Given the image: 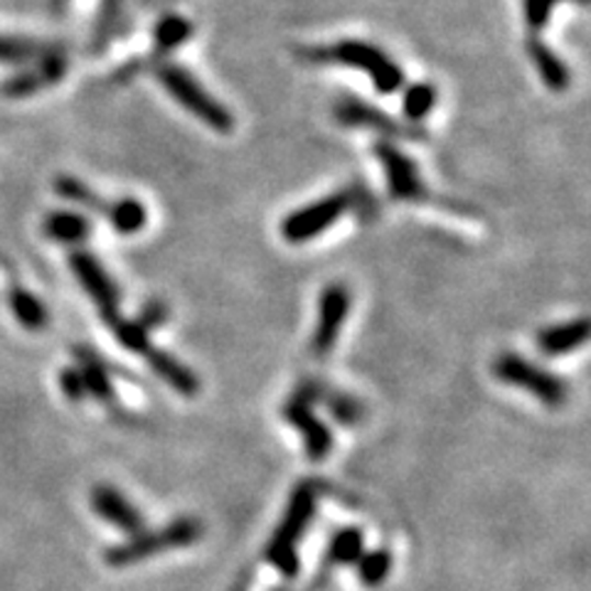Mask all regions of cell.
I'll return each mask as SVG.
<instances>
[{
    "instance_id": "cell-1",
    "label": "cell",
    "mask_w": 591,
    "mask_h": 591,
    "mask_svg": "<svg viewBox=\"0 0 591 591\" xmlns=\"http://www.w3.org/2000/svg\"><path fill=\"white\" fill-rule=\"evenodd\" d=\"M299 57L303 63L311 65H338L348 69H358V73L368 75L372 87L380 94L390 97L397 94L404 87V69L397 65L392 55H387L382 47L365 40H341L333 45H319V47H299Z\"/></svg>"
},
{
    "instance_id": "cell-2",
    "label": "cell",
    "mask_w": 591,
    "mask_h": 591,
    "mask_svg": "<svg viewBox=\"0 0 591 591\" xmlns=\"http://www.w3.org/2000/svg\"><path fill=\"white\" fill-rule=\"evenodd\" d=\"M153 75H156L158 85L168 91L170 99L196 116L200 124L218 131V134H230L234 129L232 111L218 97H212L190 69L170 63V59H160Z\"/></svg>"
},
{
    "instance_id": "cell-3",
    "label": "cell",
    "mask_w": 591,
    "mask_h": 591,
    "mask_svg": "<svg viewBox=\"0 0 591 591\" xmlns=\"http://www.w3.org/2000/svg\"><path fill=\"white\" fill-rule=\"evenodd\" d=\"M313 513H315L313 483L296 486L287 513H283L277 533H274L267 549H264L267 562L271 567H277L283 577H296V572H299V555H296V547H299Z\"/></svg>"
},
{
    "instance_id": "cell-4",
    "label": "cell",
    "mask_w": 591,
    "mask_h": 591,
    "mask_svg": "<svg viewBox=\"0 0 591 591\" xmlns=\"http://www.w3.org/2000/svg\"><path fill=\"white\" fill-rule=\"evenodd\" d=\"M200 537L202 523L198 517H178L166 527L156 529V533H136L134 537L126 539V543L109 547L104 562L111 567H129L160 553H168V549L196 545Z\"/></svg>"
},
{
    "instance_id": "cell-5",
    "label": "cell",
    "mask_w": 591,
    "mask_h": 591,
    "mask_svg": "<svg viewBox=\"0 0 591 591\" xmlns=\"http://www.w3.org/2000/svg\"><path fill=\"white\" fill-rule=\"evenodd\" d=\"M335 121L341 126L348 129H368L375 134L384 136V141H426L430 134L420 124H410V121L394 119L392 114H387L384 109L368 104V101L345 97L335 104Z\"/></svg>"
},
{
    "instance_id": "cell-6",
    "label": "cell",
    "mask_w": 591,
    "mask_h": 591,
    "mask_svg": "<svg viewBox=\"0 0 591 591\" xmlns=\"http://www.w3.org/2000/svg\"><path fill=\"white\" fill-rule=\"evenodd\" d=\"M493 375L505 384L529 392L547 406H562L567 402V384L557 375L520 358L515 353H503L493 365Z\"/></svg>"
},
{
    "instance_id": "cell-7",
    "label": "cell",
    "mask_w": 591,
    "mask_h": 591,
    "mask_svg": "<svg viewBox=\"0 0 591 591\" xmlns=\"http://www.w3.org/2000/svg\"><path fill=\"white\" fill-rule=\"evenodd\" d=\"M355 205L353 192H333V196L323 198L319 202H311L301 210H293L287 220L281 222V234L289 244H305L319 237L328 227H333L345 212Z\"/></svg>"
},
{
    "instance_id": "cell-8",
    "label": "cell",
    "mask_w": 591,
    "mask_h": 591,
    "mask_svg": "<svg viewBox=\"0 0 591 591\" xmlns=\"http://www.w3.org/2000/svg\"><path fill=\"white\" fill-rule=\"evenodd\" d=\"M375 158L380 160L387 178V190H390L392 200L397 202H424L430 200V190H426L424 180L420 176L416 163L406 156L402 148L394 146V141L380 138L372 146Z\"/></svg>"
},
{
    "instance_id": "cell-9",
    "label": "cell",
    "mask_w": 591,
    "mask_h": 591,
    "mask_svg": "<svg viewBox=\"0 0 591 591\" xmlns=\"http://www.w3.org/2000/svg\"><path fill=\"white\" fill-rule=\"evenodd\" d=\"M69 267H73L77 281L91 296V301L97 303L101 319L107 321V325L121 319L119 291L114 283H111L104 267H101V264L91 257L89 252H75L73 257H69Z\"/></svg>"
},
{
    "instance_id": "cell-10",
    "label": "cell",
    "mask_w": 591,
    "mask_h": 591,
    "mask_svg": "<svg viewBox=\"0 0 591 591\" xmlns=\"http://www.w3.org/2000/svg\"><path fill=\"white\" fill-rule=\"evenodd\" d=\"M311 402H313L311 390L309 387H303V390L296 392L289 400V404L283 406V420L293 424L296 430L303 434V444L311 461H323L333 448V436L328 432V426H325L319 416L313 414Z\"/></svg>"
},
{
    "instance_id": "cell-11",
    "label": "cell",
    "mask_w": 591,
    "mask_h": 591,
    "mask_svg": "<svg viewBox=\"0 0 591 591\" xmlns=\"http://www.w3.org/2000/svg\"><path fill=\"white\" fill-rule=\"evenodd\" d=\"M348 311H350L348 289H345L343 283H331V287L321 293L319 303V325H315L311 343L315 355H328L335 348L345 319H348Z\"/></svg>"
},
{
    "instance_id": "cell-12",
    "label": "cell",
    "mask_w": 591,
    "mask_h": 591,
    "mask_svg": "<svg viewBox=\"0 0 591 591\" xmlns=\"http://www.w3.org/2000/svg\"><path fill=\"white\" fill-rule=\"evenodd\" d=\"M67 73V55L63 47H53L47 55H43L35 63H30L23 73L10 77L3 85V94L8 97H30L35 91H43L47 87L63 81Z\"/></svg>"
},
{
    "instance_id": "cell-13",
    "label": "cell",
    "mask_w": 591,
    "mask_h": 591,
    "mask_svg": "<svg viewBox=\"0 0 591 591\" xmlns=\"http://www.w3.org/2000/svg\"><path fill=\"white\" fill-rule=\"evenodd\" d=\"M91 508L99 517H104L107 523L116 525L124 533L136 535L144 529V515H141L138 508L129 501L124 493H119L116 488L111 486H97L91 491Z\"/></svg>"
},
{
    "instance_id": "cell-14",
    "label": "cell",
    "mask_w": 591,
    "mask_h": 591,
    "mask_svg": "<svg viewBox=\"0 0 591 591\" xmlns=\"http://www.w3.org/2000/svg\"><path fill=\"white\" fill-rule=\"evenodd\" d=\"M525 53L529 57V63L537 69L543 85L555 91V94H562L572 85V73L565 65V59L559 57L553 47H549L539 35H527L525 40Z\"/></svg>"
},
{
    "instance_id": "cell-15",
    "label": "cell",
    "mask_w": 591,
    "mask_h": 591,
    "mask_svg": "<svg viewBox=\"0 0 591 591\" xmlns=\"http://www.w3.org/2000/svg\"><path fill=\"white\" fill-rule=\"evenodd\" d=\"M146 363L150 365V370L156 372L163 382L170 384L172 390H178L182 397H196L200 392V380L198 375L192 372L188 365H182L178 358H172L166 350L150 348L144 353Z\"/></svg>"
},
{
    "instance_id": "cell-16",
    "label": "cell",
    "mask_w": 591,
    "mask_h": 591,
    "mask_svg": "<svg viewBox=\"0 0 591 591\" xmlns=\"http://www.w3.org/2000/svg\"><path fill=\"white\" fill-rule=\"evenodd\" d=\"M589 338V321L587 319H575L559 325H549V328L539 331L537 345L545 355H565L572 353L577 348H582Z\"/></svg>"
},
{
    "instance_id": "cell-17",
    "label": "cell",
    "mask_w": 591,
    "mask_h": 591,
    "mask_svg": "<svg viewBox=\"0 0 591 591\" xmlns=\"http://www.w3.org/2000/svg\"><path fill=\"white\" fill-rule=\"evenodd\" d=\"M192 30L196 27H192L188 18H182L178 13L163 15L156 23V27H153V55L158 57L156 63H160V59H168L172 53H176V49L186 45L192 37Z\"/></svg>"
},
{
    "instance_id": "cell-18",
    "label": "cell",
    "mask_w": 591,
    "mask_h": 591,
    "mask_svg": "<svg viewBox=\"0 0 591 591\" xmlns=\"http://www.w3.org/2000/svg\"><path fill=\"white\" fill-rule=\"evenodd\" d=\"M91 232V224L85 215L69 210H55L49 212L45 220V234L49 239L63 242V244H81Z\"/></svg>"
},
{
    "instance_id": "cell-19",
    "label": "cell",
    "mask_w": 591,
    "mask_h": 591,
    "mask_svg": "<svg viewBox=\"0 0 591 591\" xmlns=\"http://www.w3.org/2000/svg\"><path fill=\"white\" fill-rule=\"evenodd\" d=\"M126 0H99L94 27H91V49L101 53L111 43L121 25V15H124Z\"/></svg>"
},
{
    "instance_id": "cell-20",
    "label": "cell",
    "mask_w": 591,
    "mask_h": 591,
    "mask_svg": "<svg viewBox=\"0 0 591 591\" xmlns=\"http://www.w3.org/2000/svg\"><path fill=\"white\" fill-rule=\"evenodd\" d=\"M436 101H439V91H436L432 81H414V85L406 87L402 99L404 121L420 124V121H424L436 109Z\"/></svg>"
},
{
    "instance_id": "cell-21",
    "label": "cell",
    "mask_w": 591,
    "mask_h": 591,
    "mask_svg": "<svg viewBox=\"0 0 591 591\" xmlns=\"http://www.w3.org/2000/svg\"><path fill=\"white\" fill-rule=\"evenodd\" d=\"M55 45L40 43L33 37H10L0 35V65H30L47 55Z\"/></svg>"
},
{
    "instance_id": "cell-22",
    "label": "cell",
    "mask_w": 591,
    "mask_h": 591,
    "mask_svg": "<svg viewBox=\"0 0 591 591\" xmlns=\"http://www.w3.org/2000/svg\"><path fill=\"white\" fill-rule=\"evenodd\" d=\"M10 309H13L18 323L27 331H43L49 321L47 305L25 289H15L10 293Z\"/></svg>"
},
{
    "instance_id": "cell-23",
    "label": "cell",
    "mask_w": 591,
    "mask_h": 591,
    "mask_svg": "<svg viewBox=\"0 0 591 591\" xmlns=\"http://www.w3.org/2000/svg\"><path fill=\"white\" fill-rule=\"evenodd\" d=\"M107 220L119 234H136L146 227L148 212L141 200L124 198L119 202H111V212Z\"/></svg>"
},
{
    "instance_id": "cell-24",
    "label": "cell",
    "mask_w": 591,
    "mask_h": 591,
    "mask_svg": "<svg viewBox=\"0 0 591 591\" xmlns=\"http://www.w3.org/2000/svg\"><path fill=\"white\" fill-rule=\"evenodd\" d=\"M55 190L63 196L65 200H73L77 202V205H81L85 210H91V212H101V215L109 218L111 212V202L101 200L94 190H91L87 182H81L79 178H73V176H59L55 180Z\"/></svg>"
},
{
    "instance_id": "cell-25",
    "label": "cell",
    "mask_w": 591,
    "mask_h": 591,
    "mask_svg": "<svg viewBox=\"0 0 591 591\" xmlns=\"http://www.w3.org/2000/svg\"><path fill=\"white\" fill-rule=\"evenodd\" d=\"M365 553V537L358 527H345L331 539L328 559L333 565H355Z\"/></svg>"
},
{
    "instance_id": "cell-26",
    "label": "cell",
    "mask_w": 591,
    "mask_h": 591,
    "mask_svg": "<svg viewBox=\"0 0 591 591\" xmlns=\"http://www.w3.org/2000/svg\"><path fill=\"white\" fill-rule=\"evenodd\" d=\"M562 3H577L587 8L589 0H523V20L527 35H539L549 25L555 10Z\"/></svg>"
},
{
    "instance_id": "cell-27",
    "label": "cell",
    "mask_w": 591,
    "mask_h": 591,
    "mask_svg": "<svg viewBox=\"0 0 591 591\" xmlns=\"http://www.w3.org/2000/svg\"><path fill=\"white\" fill-rule=\"evenodd\" d=\"M79 372H81V380H85L87 394H91L99 402L114 400V387H111L104 365H101L97 358H91V355H81Z\"/></svg>"
},
{
    "instance_id": "cell-28",
    "label": "cell",
    "mask_w": 591,
    "mask_h": 591,
    "mask_svg": "<svg viewBox=\"0 0 591 591\" xmlns=\"http://www.w3.org/2000/svg\"><path fill=\"white\" fill-rule=\"evenodd\" d=\"M392 569V555L387 549H372V553H363L358 559V577L365 587H380Z\"/></svg>"
},
{
    "instance_id": "cell-29",
    "label": "cell",
    "mask_w": 591,
    "mask_h": 591,
    "mask_svg": "<svg viewBox=\"0 0 591 591\" xmlns=\"http://www.w3.org/2000/svg\"><path fill=\"white\" fill-rule=\"evenodd\" d=\"M111 331H114V338L124 345L126 350L144 355L150 348V338L148 331L141 325L138 321H126V319H116L114 323L109 325Z\"/></svg>"
},
{
    "instance_id": "cell-30",
    "label": "cell",
    "mask_w": 591,
    "mask_h": 591,
    "mask_svg": "<svg viewBox=\"0 0 591 591\" xmlns=\"http://www.w3.org/2000/svg\"><path fill=\"white\" fill-rule=\"evenodd\" d=\"M325 402H328V410L341 424H355L363 420L360 402L353 400V397L348 394H328L325 397Z\"/></svg>"
},
{
    "instance_id": "cell-31",
    "label": "cell",
    "mask_w": 591,
    "mask_h": 591,
    "mask_svg": "<svg viewBox=\"0 0 591 591\" xmlns=\"http://www.w3.org/2000/svg\"><path fill=\"white\" fill-rule=\"evenodd\" d=\"M59 387H63L65 394L73 402L85 400V394H87V387H85V380H81L79 368H69V370H65L63 375H59Z\"/></svg>"
},
{
    "instance_id": "cell-32",
    "label": "cell",
    "mask_w": 591,
    "mask_h": 591,
    "mask_svg": "<svg viewBox=\"0 0 591 591\" xmlns=\"http://www.w3.org/2000/svg\"><path fill=\"white\" fill-rule=\"evenodd\" d=\"M166 315H168L166 305H163L160 301H153V303H148V305H146L144 313H141L138 323L144 325V328L148 331V328H156V325H163V323H166Z\"/></svg>"
},
{
    "instance_id": "cell-33",
    "label": "cell",
    "mask_w": 591,
    "mask_h": 591,
    "mask_svg": "<svg viewBox=\"0 0 591 591\" xmlns=\"http://www.w3.org/2000/svg\"><path fill=\"white\" fill-rule=\"evenodd\" d=\"M69 5V0H53V10H65Z\"/></svg>"
},
{
    "instance_id": "cell-34",
    "label": "cell",
    "mask_w": 591,
    "mask_h": 591,
    "mask_svg": "<svg viewBox=\"0 0 591 591\" xmlns=\"http://www.w3.org/2000/svg\"><path fill=\"white\" fill-rule=\"evenodd\" d=\"M247 584H249V577H244V579H242V582H239L237 587H234L232 591H247Z\"/></svg>"
},
{
    "instance_id": "cell-35",
    "label": "cell",
    "mask_w": 591,
    "mask_h": 591,
    "mask_svg": "<svg viewBox=\"0 0 591 591\" xmlns=\"http://www.w3.org/2000/svg\"><path fill=\"white\" fill-rule=\"evenodd\" d=\"M279 591H281V589H279Z\"/></svg>"
}]
</instances>
